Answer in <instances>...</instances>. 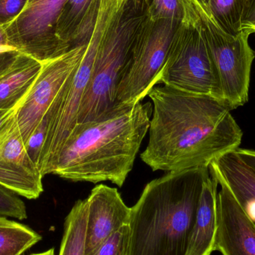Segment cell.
<instances>
[{"label":"cell","mask_w":255,"mask_h":255,"mask_svg":"<svg viewBox=\"0 0 255 255\" xmlns=\"http://www.w3.org/2000/svg\"><path fill=\"white\" fill-rule=\"evenodd\" d=\"M148 96L152 115L140 157L154 172L209 168L239 148L242 130L223 100L166 85H156Z\"/></svg>","instance_id":"obj_1"},{"label":"cell","mask_w":255,"mask_h":255,"mask_svg":"<svg viewBox=\"0 0 255 255\" xmlns=\"http://www.w3.org/2000/svg\"><path fill=\"white\" fill-rule=\"evenodd\" d=\"M152 104L116 106L93 121L77 126L64 144L52 174L64 179L122 187L149 128Z\"/></svg>","instance_id":"obj_2"},{"label":"cell","mask_w":255,"mask_h":255,"mask_svg":"<svg viewBox=\"0 0 255 255\" xmlns=\"http://www.w3.org/2000/svg\"><path fill=\"white\" fill-rule=\"evenodd\" d=\"M209 168L168 172L130 208L128 255H186Z\"/></svg>","instance_id":"obj_3"},{"label":"cell","mask_w":255,"mask_h":255,"mask_svg":"<svg viewBox=\"0 0 255 255\" xmlns=\"http://www.w3.org/2000/svg\"><path fill=\"white\" fill-rule=\"evenodd\" d=\"M145 17L144 0H127L120 7L116 3L97 50L76 127L97 121L115 107L120 76Z\"/></svg>","instance_id":"obj_4"},{"label":"cell","mask_w":255,"mask_h":255,"mask_svg":"<svg viewBox=\"0 0 255 255\" xmlns=\"http://www.w3.org/2000/svg\"><path fill=\"white\" fill-rule=\"evenodd\" d=\"M187 13L197 25L206 45L220 87L221 100L232 110L249 100L252 66L255 52L249 43L250 34L225 32L195 0H182Z\"/></svg>","instance_id":"obj_5"},{"label":"cell","mask_w":255,"mask_h":255,"mask_svg":"<svg viewBox=\"0 0 255 255\" xmlns=\"http://www.w3.org/2000/svg\"><path fill=\"white\" fill-rule=\"evenodd\" d=\"M181 22L145 16L136 31L120 76L115 106L140 103L159 84L172 38Z\"/></svg>","instance_id":"obj_6"},{"label":"cell","mask_w":255,"mask_h":255,"mask_svg":"<svg viewBox=\"0 0 255 255\" xmlns=\"http://www.w3.org/2000/svg\"><path fill=\"white\" fill-rule=\"evenodd\" d=\"M115 6L116 0H102L97 25L85 55L55 98L56 113L51 118L40 163V171L43 176L52 174L64 144L77 125L79 108L91 79L97 50Z\"/></svg>","instance_id":"obj_7"},{"label":"cell","mask_w":255,"mask_h":255,"mask_svg":"<svg viewBox=\"0 0 255 255\" xmlns=\"http://www.w3.org/2000/svg\"><path fill=\"white\" fill-rule=\"evenodd\" d=\"M159 84L221 100L218 81L206 45L199 28L187 11L185 20L178 25L174 34Z\"/></svg>","instance_id":"obj_8"},{"label":"cell","mask_w":255,"mask_h":255,"mask_svg":"<svg viewBox=\"0 0 255 255\" xmlns=\"http://www.w3.org/2000/svg\"><path fill=\"white\" fill-rule=\"evenodd\" d=\"M67 0H28L11 23L3 27L9 46L42 64L67 53L56 35L57 23Z\"/></svg>","instance_id":"obj_9"},{"label":"cell","mask_w":255,"mask_h":255,"mask_svg":"<svg viewBox=\"0 0 255 255\" xmlns=\"http://www.w3.org/2000/svg\"><path fill=\"white\" fill-rule=\"evenodd\" d=\"M87 45L43 63L32 86L15 109V123L24 143L39 125L67 79L79 67Z\"/></svg>","instance_id":"obj_10"},{"label":"cell","mask_w":255,"mask_h":255,"mask_svg":"<svg viewBox=\"0 0 255 255\" xmlns=\"http://www.w3.org/2000/svg\"><path fill=\"white\" fill-rule=\"evenodd\" d=\"M43 177L27 153L14 121L0 139V184L18 196L37 199L43 192Z\"/></svg>","instance_id":"obj_11"},{"label":"cell","mask_w":255,"mask_h":255,"mask_svg":"<svg viewBox=\"0 0 255 255\" xmlns=\"http://www.w3.org/2000/svg\"><path fill=\"white\" fill-rule=\"evenodd\" d=\"M85 255H96L102 244L120 228L128 225L130 208L118 189L105 184L96 186L87 198Z\"/></svg>","instance_id":"obj_12"},{"label":"cell","mask_w":255,"mask_h":255,"mask_svg":"<svg viewBox=\"0 0 255 255\" xmlns=\"http://www.w3.org/2000/svg\"><path fill=\"white\" fill-rule=\"evenodd\" d=\"M215 178L221 187L217 193L215 251L222 255H255V226L226 183Z\"/></svg>","instance_id":"obj_13"},{"label":"cell","mask_w":255,"mask_h":255,"mask_svg":"<svg viewBox=\"0 0 255 255\" xmlns=\"http://www.w3.org/2000/svg\"><path fill=\"white\" fill-rule=\"evenodd\" d=\"M102 0H67L57 23L56 35L67 51L87 45L91 40Z\"/></svg>","instance_id":"obj_14"},{"label":"cell","mask_w":255,"mask_h":255,"mask_svg":"<svg viewBox=\"0 0 255 255\" xmlns=\"http://www.w3.org/2000/svg\"><path fill=\"white\" fill-rule=\"evenodd\" d=\"M210 172L226 183L255 228V171L230 151L211 163Z\"/></svg>","instance_id":"obj_15"},{"label":"cell","mask_w":255,"mask_h":255,"mask_svg":"<svg viewBox=\"0 0 255 255\" xmlns=\"http://www.w3.org/2000/svg\"><path fill=\"white\" fill-rule=\"evenodd\" d=\"M218 186V181L211 173L204 181L186 255H211L215 251Z\"/></svg>","instance_id":"obj_16"},{"label":"cell","mask_w":255,"mask_h":255,"mask_svg":"<svg viewBox=\"0 0 255 255\" xmlns=\"http://www.w3.org/2000/svg\"><path fill=\"white\" fill-rule=\"evenodd\" d=\"M43 64L21 52L10 70L0 76V110L17 107L34 84Z\"/></svg>","instance_id":"obj_17"},{"label":"cell","mask_w":255,"mask_h":255,"mask_svg":"<svg viewBox=\"0 0 255 255\" xmlns=\"http://www.w3.org/2000/svg\"><path fill=\"white\" fill-rule=\"evenodd\" d=\"M88 201L78 200L65 218L59 255H85Z\"/></svg>","instance_id":"obj_18"},{"label":"cell","mask_w":255,"mask_h":255,"mask_svg":"<svg viewBox=\"0 0 255 255\" xmlns=\"http://www.w3.org/2000/svg\"><path fill=\"white\" fill-rule=\"evenodd\" d=\"M42 237L25 225L0 217V255H21Z\"/></svg>","instance_id":"obj_19"},{"label":"cell","mask_w":255,"mask_h":255,"mask_svg":"<svg viewBox=\"0 0 255 255\" xmlns=\"http://www.w3.org/2000/svg\"><path fill=\"white\" fill-rule=\"evenodd\" d=\"M225 32L237 36L243 31L244 0H195Z\"/></svg>","instance_id":"obj_20"},{"label":"cell","mask_w":255,"mask_h":255,"mask_svg":"<svg viewBox=\"0 0 255 255\" xmlns=\"http://www.w3.org/2000/svg\"><path fill=\"white\" fill-rule=\"evenodd\" d=\"M145 16L151 20L171 19L183 22L186 10L182 0H144Z\"/></svg>","instance_id":"obj_21"},{"label":"cell","mask_w":255,"mask_h":255,"mask_svg":"<svg viewBox=\"0 0 255 255\" xmlns=\"http://www.w3.org/2000/svg\"><path fill=\"white\" fill-rule=\"evenodd\" d=\"M51 121V112L49 108L46 115L40 121L35 130L31 133L28 140L25 142V147L27 153L29 155L34 164L40 170V163H41L42 154L43 148L47 139L49 133V124Z\"/></svg>","instance_id":"obj_22"},{"label":"cell","mask_w":255,"mask_h":255,"mask_svg":"<svg viewBox=\"0 0 255 255\" xmlns=\"http://www.w3.org/2000/svg\"><path fill=\"white\" fill-rule=\"evenodd\" d=\"M0 217L26 220V207L16 193L0 184Z\"/></svg>","instance_id":"obj_23"},{"label":"cell","mask_w":255,"mask_h":255,"mask_svg":"<svg viewBox=\"0 0 255 255\" xmlns=\"http://www.w3.org/2000/svg\"><path fill=\"white\" fill-rule=\"evenodd\" d=\"M130 228L125 225L112 234L99 249L96 255H128Z\"/></svg>","instance_id":"obj_24"},{"label":"cell","mask_w":255,"mask_h":255,"mask_svg":"<svg viewBox=\"0 0 255 255\" xmlns=\"http://www.w3.org/2000/svg\"><path fill=\"white\" fill-rule=\"evenodd\" d=\"M28 0H0V25L11 23L22 13Z\"/></svg>","instance_id":"obj_25"},{"label":"cell","mask_w":255,"mask_h":255,"mask_svg":"<svg viewBox=\"0 0 255 255\" xmlns=\"http://www.w3.org/2000/svg\"><path fill=\"white\" fill-rule=\"evenodd\" d=\"M242 27L243 31L255 34V0H244Z\"/></svg>","instance_id":"obj_26"},{"label":"cell","mask_w":255,"mask_h":255,"mask_svg":"<svg viewBox=\"0 0 255 255\" xmlns=\"http://www.w3.org/2000/svg\"><path fill=\"white\" fill-rule=\"evenodd\" d=\"M20 54L17 49L0 54V76L11 68Z\"/></svg>","instance_id":"obj_27"},{"label":"cell","mask_w":255,"mask_h":255,"mask_svg":"<svg viewBox=\"0 0 255 255\" xmlns=\"http://www.w3.org/2000/svg\"><path fill=\"white\" fill-rule=\"evenodd\" d=\"M15 109L0 110V139L10 129L15 121Z\"/></svg>","instance_id":"obj_28"},{"label":"cell","mask_w":255,"mask_h":255,"mask_svg":"<svg viewBox=\"0 0 255 255\" xmlns=\"http://www.w3.org/2000/svg\"><path fill=\"white\" fill-rule=\"evenodd\" d=\"M236 151L241 159L255 171V150L238 148Z\"/></svg>","instance_id":"obj_29"},{"label":"cell","mask_w":255,"mask_h":255,"mask_svg":"<svg viewBox=\"0 0 255 255\" xmlns=\"http://www.w3.org/2000/svg\"><path fill=\"white\" fill-rule=\"evenodd\" d=\"M0 45H8L9 46L7 34L1 25H0Z\"/></svg>","instance_id":"obj_30"},{"label":"cell","mask_w":255,"mask_h":255,"mask_svg":"<svg viewBox=\"0 0 255 255\" xmlns=\"http://www.w3.org/2000/svg\"><path fill=\"white\" fill-rule=\"evenodd\" d=\"M16 49V48L13 47L8 45H0V54L3 52H9V51H13Z\"/></svg>","instance_id":"obj_31"},{"label":"cell","mask_w":255,"mask_h":255,"mask_svg":"<svg viewBox=\"0 0 255 255\" xmlns=\"http://www.w3.org/2000/svg\"><path fill=\"white\" fill-rule=\"evenodd\" d=\"M30 255H55V250H54V248H52L50 250H47V251L43 252V253H34V254Z\"/></svg>","instance_id":"obj_32"},{"label":"cell","mask_w":255,"mask_h":255,"mask_svg":"<svg viewBox=\"0 0 255 255\" xmlns=\"http://www.w3.org/2000/svg\"><path fill=\"white\" fill-rule=\"evenodd\" d=\"M126 1H127V0H116L117 6H118V7H121V6L122 5L123 3Z\"/></svg>","instance_id":"obj_33"}]
</instances>
